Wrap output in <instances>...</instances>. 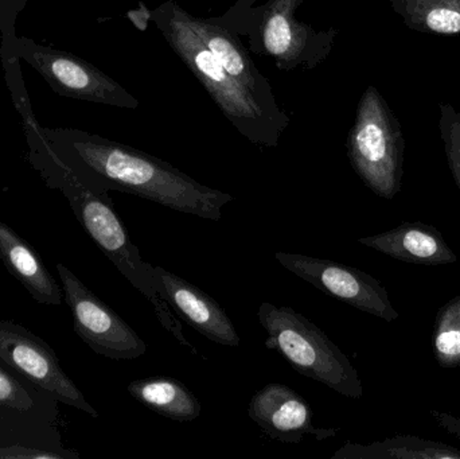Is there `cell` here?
Returning <instances> with one entry per match:
<instances>
[{
    "instance_id": "cell-1",
    "label": "cell",
    "mask_w": 460,
    "mask_h": 459,
    "mask_svg": "<svg viewBox=\"0 0 460 459\" xmlns=\"http://www.w3.org/2000/svg\"><path fill=\"white\" fill-rule=\"evenodd\" d=\"M59 158L102 191H121L175 212L220 221L228 193L202 185L169 162L80 129H42Z\"/></svg>"
},
{
    "instance_id": "cell-2",
    "label": "cell",
    "mask_w": 460,
    "mask_h": 459,
    "mask_svg": "<svg viewBox=\"0 0 460 459\" xmlns=\"http://www.w3.org/2000/svg\"><path fill=\"white\" fill-rule=\"evenodd\" d=\"M30 162L46 185L61 191L72 207L73 215L94 244L112 261L121 275L155 307L159 322L177 339L182 347L199 355L196 348L183 336L181 321L172 314L170 305L159 294L155 266L146 263L137 244L132 242L123 220L113 207L107 191L99 190L78 177L53 150L37 126L27 129Z\"/></svg>"
},
{
    "instance_id": "cell-3",
    "label": "cell",
    "mask_w": 460,
    "mask_h": 459,
    "mask_svg": "<svg viewBox=\"0 0 460 459\" xmlns=\"http://www.w3.org/2000/svg\"><path fill=\"white\" fill-rule=\"evenodd\" d=\"M186 13L174 0H167L150 11V18L237 132L254 145L278 147L289 116L270 112L238 84L191 29Z\"/></svg>"
},
{
    "instance_id": "cell-4",
    "label": "cell",
    "mask_w": 460,
    "mask_h": 459,
    "mask_svg": "<svg viewBox=\"0 0 460 459\" xmlns=\"http://www.w3.org/2000/svg\"><path fill=\"white\" fill-rule=\"evenodd\" d=\"M305 0H237L217 16L237 37L248 38L257 56L270 57L284 72L318 67L329 58L337 30H318L296 18Z\"/></svg>"
},
{
    "instance_id": "cell-5",
    "label": "cell",
    "mask_w": 460,
    "mask_h": 459,
    "mask_svg": "<svg viewBox=\"0 0 460 459\" xmlns=\"http://www.w3.org/2000/svg\"><path fill=\"white\" fill-rule=\"evenodd\" d=\"M257 317L268 334L265 348L283 356L297 374L327 385L346 398L364 396V385L353 364L305 315L292 307H276L264 302L260 305Z\"/></svg>"
},
{
    "instance_id": "cell-6",
    "label": "cell",
    "mask_w": 460,
    "mask_h": 459,
    "mask_svg": "<svg viewBox=\"0 0 460 459\" xmlns=\"http://www.w3.org/2000/svg\"><path fill=\"white\" fill-rule=\"evenodd\" d=\"M348 156L362 182L381 199L402 188V143L399 127L375 86L362 94L348 137Z\"/></svg>"
},
{
    "instance_id": "cell-7",
    "label": "cell",
    "mask_w": 460,
    "mask_h": 459,
    "mask_svg": "<svg viewBox=\"0 0 460 459\" xmlns=\"http://www.w3.org/2000/svg\"><path fill=\"white\" fill-rule=\"evenodd\" d=\"M13 56L31 65L51 89L70 99L97 102L121 110H137L140 102L123 85L80 57L37 45L27 38L11 37Z\"/></svg>"
},
{
    "instance_id": "cell-8",
    "label": "cell",
    "mask_w": 460,
    "mask_h": 459,
    "mask_svg": "<svg viewBox=\"0 0 460 459\" xmlns=\"http://www.w3.org/2000/svg\"><path fill=\"white\" fill-rule=\"evenodd\" d=\"M56 269L75 331L94 353L112 360H135L147 352L139 334L94 296L77 275L61 263Z\"/></svg>"
},
{
    "instance_id": "cell-9",
    "label": "cell",
    "mask_w": 460,
    "mask_h": 459,
    "mask_svg": "<svg viewBox=\"0 0 460 459\" xmlns=\"http://www.w3.org/2000/svg\"><path fill=\"white\" fill-rule=\"evenodd\" d=\"M5 366L0 364V446L64 449L57 430L56 399Z\"/></svg>"
},
{
    "instance_id": "cell-10",
    "label": "cell",
    "mask_w": 460,
    "mask_h": 459,
    "mask_svg": "<svg viewBox=\"0 0 460 459\" xmlns=\"http://www.w3.org/2000/svg\"><path fill=\"white\" fill-rule=\"evenodd\" d=\"M0 361L59 403L99 418L97 410L61 368L56 352L23 326L0 320Z\"/></svg>"
},
{
    "instance_id": "cell-11",
    "label": "cell",
    "mask_w": 460,
    "mask_h": 459,
    "mask_svg": "<svg viewBox=\"0 0 460 459\" xmlns=\"http://www.w3.org/2000/svg\"><path fill=\"white\" fill-rule=\"evenodd\" d=\"M275 259L300 279L354 309L386 322L399 320V313L392 305L386 288L361 269L300 253L276 252Z\"/></svg>"
},
{
    "instance_id": "cell-12",
    "label": "cell",
    "mask_w": 460,
    "mask_h": 459,
    "mask_svg": "<svg viewBox=\"0 0 460 459\" xmlns=\"http://www.w3.org/2000/svg\"><path fill=\"white\" fill-rule=\"evenodd\" d=\"M248 415L260 430L273 441L299 444L305 437L316 441L334 438L337 428L314 426L310 403L286 384L265 385L252 398Z\"/></svg>"
},
{
    "instance_id": "cell-13",
    "label": "cell",
    "mask_w": 460,
    "mask_h": 459,
    "mask_svg": "<svg viewBox=\"0 0 460 459\" xmlns=\"http://www.w3.org/2000/svg\"><path fill=\"white\" fill-rule=\"evenodd\" d=\"M155 278L162 298L194 331L224 347H238L240 336L226 310L207 293L188 280L155 266Z\"/></svg>"
},
{
    "instance_id": "cell-14",
    "label": "cell",
    "mask_w": 460,
    "mask_h": 459,
    "mask_svg": "<svg viewBox=\"0 0 460 459\" xmlns=\"http://www.w3.org/2000/svg\"><path fill=\"white\" fill-rule=\"evenodd\" d=\"M186 19L202 42L215 54L224 69L238 84L248 89L270 112L279 116H288L276 102L270 81L257 69L248 49L241 43L240 38L234 32L226 29L217 16L201 18L186 13Z\"/></svg>"
},
{
    "instance_id": "cell-15",
    "label": "cell",
    "mask_w": 460,
    "mask_h": 459,
    "mask_svg": "<svg viewBox=\"0 0 460 459\" xmlns=\"http://www.w3.org/2000/svg\"><path fill=\"white\" fill-rule=\"evenodd\" d=\"M358 243L389 258L418 266H445L458 260L440 231L424 223H402L392 231L362 237Z\"/></svg>"
},
{
    "instance_id": "cell-16",
    "label": "cell",
    "mask_w": 460,
    "mask_h": 459,
    "mask_svg": "<svg viewBox=\"0 0 460 459\" xmlns=\"http://www.w3.org/2000/svg\"><path fill=\"white\" fill-rule=\"evenodd\" d=\"M0 260L38 304L59 306L64 301L61 286L51 277L34 247L3 221H0Z\"/></svg>"
},
{
    "instance_id": "cell-17",
    "label": "cell",
    "mask_w": 460,
    "mask_h": 459,
    "mask_svg": "<svg viewBox=\"0 0 460 459\" xmlns=\"http://www.w3.org/2000/svg\"><path fill=\"white\" fill-rule=\"evenodd\" d=\"M127 390L135 401L169 419L191 422L201 415V402L182 382L172 377L135 380Z\"/></svg>"
},
{
    "instance_id": "cell-18",
    "label": "cell",
    "mask_w": 460,
    "mask_h": 459,
    "mask_svg": "<svg viewBox=\"0 0 460 459\" xmlns=\"http://www.w3.org/2000/svg\"><path fill=\"white\" fill-rule=\"evenodd\" d=\"M332 459H460V450L431 439L399 436L367 446L348 442Z\"/></svg>"
},
{
    "instance_id": "cell-19",
    "label": "cell",
    "mask_w": 460,
    "mask_h": 459,
    "mask_svg": "<svg viewBox=\"0 0 460 459\" xmlns=\"http://www.w3.org/2000/svg\"><path fill=\"white\" fill-rule=\"evenodd\" d=\"M432 348L443 368L460 366V296L440 307L435 318Z\"/></svg>"
},
{
    "instance_id": "cell-20",
    "label": "cell",
    "mask_w": 460,
    "mask_h": 459,
    "mask_svg": "<svg viewBox=\"0 0 460 459\" xmlns=\"http://www.w3.org/2000/svg\"><path fill=\"white\" fill-rule=\"evenodd\" d=\"M411 22L437 34H460V0H410Z\"/></svg>"
},
{
    "instance_id": "cell-21",
    "label": "cell",
    "mask_w": 460,
    "mask_h": 459,
    "mask_svg": "<svg viewBox=\"0 0 460 459\" xmlns=\"http://www.w3.org/2000/svg\"><path fill=\"white\" fill-rule=\"evenodd\" d=\"M80 455L69 449H45V447L8 445L0 446V459H78Z\"/></svg>"
},
{
    "instance_id": "cell-22",
    "label": "cell",
    "mask_w": 460,
    "mask_h": 459,
    "mask_svg": "<svg viewBox=\"0 0 460 459\" xmlns=\"http://www.w3.org/2000/svg\"><path fill=\"white\" fill-rule=\"evenodd\" d=\"M446 153H447L448 164L454 180L460 190V120L459 119H448L445 127Z\"/></svg>"
},
{
    "instance_id": "cell-23",
    "label": "cell",
    "mask_w": 460,
    "mask_h": 459,
    "mask_svg": "<svg viewBox=\"0 0 460 459\" xmlns=\"http://www.w3.org/2000/svg\"><path fill=\"white\" fill-rule=\"evenodd\" d=\"M431 415L432 418H434L435 422H437L440 428H445L448 434H451V436L456 437V438L460 439L459 418L454 417V415L451 414H446V412L435 411V410H432Z\"/></svg>"
},
{
    "instance_id": "cell-24",
    "label": "cell",
    "mask_w": 460,
    "mask_h": 459,
    "mask_svg": "<svg viewBox=\"0 0 460 459\" xmlns=\"http://www.w3.org/2000/svg\"><path fill=\"white\" fill-rule=\"evenodd\" d=\"M27 0H0V13H2L3 18H10L11 13L15 15L23 8Z\"/></svg>"
}]
</instances>
